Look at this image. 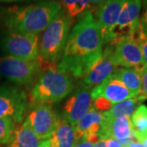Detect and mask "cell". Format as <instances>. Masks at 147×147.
<instances>
[{
  "mask_svg": "<svg viewBox=\"0 0 147 147\" xmlns=\"http://www.w3.org/2000/svg\"><path fill=\"white\" fill-rule=\"evenodd\" d=\"M103 45L95 16L87 11L71 29L57 69L75 79H84L100 61Z\"/></svg>",
  "mask_w": 147,
  "mask_h": 147,
  "instance_id": "6da1fadb",
  "label": "cell"
},
{
  "mask_svg": "<svg viewBox=\"0 0 147 147\" xmlns=\"http://www.w3.org/2000/svg\"><path fill=\"white\" fill-rule=\"evenodd\" d=\"M61 10L58 0L0 7V26L3 30L39 34Z\"/></svg>",
  "mask_w": 147,
  "mask_h": 147,
  "instance_id": "7a4b0ae2",
  "label": "cell"
},
{
  "mask_svg": "<svg viewBox=\"0 0 147 147\" xmlns=\"http://www.w3.org/2000/svg\"><path fill=\"white\" fill-rule=\"evenodd\" d=\"M73 21L62 9L43 30L38 53L43 61L48 64H58L60 61Z\"/></svg>",
  "mask_w": 147,
  "mask_h": 147,
  "instance_id": "3957f363",
  "label": "cell"
},
{
  "mask_svg": "<svg viewBox=\"0 0 147 147\" xmlns=\"http://www.w3.org/2000/svg\"><path fill=\"white\" fill-rule=\"evenodd\" d=\"M72 77L56 68L47 69L37 79L31 90L34 103H56L74 91Z\"/></svg>",
  "mask_w": 147,
  "mask_h": 147,
  "instance_id": "277c9868",
  "label": "cell"
},
{
  "mask_svg": "<svg viewBox=\"0 0 147 147\" xmlns=\"http://www.w3.org/2000/svg\"><path fill=\"white\" fill-rule=\"evenodd\" d=\"M38 60H26L4 55L0 57V76L18 85H30L41 74Z\"/></svg>",
  "mask_w": 147,
  "mask_h": 147,
  "instance_id": "5b68a950",
  "label": "cell"
},
{
  "mask_svg": "<svg viewBox=\"0 0 147 147\" xmlns=\"http://www.w3.org/2000/svg\"><path fill=\"white\" fill-rule=\"evenodd\" d=\"M0 49L5 55L26 60H38L39 34L3 30L0 37Z\"/></svg>",
  "mask_w": 147,
  "mask_h": 147,
  "instance_id": "8992f818",
  "label": "cell"
},
{
  "mask_svg": "<svg viewBox=\"0 0 147 147\" xmlns=\"http://www.w3.org/2000/svg\"><path fill=\"white\" fill-rule=\"evenodd\" d=\"M26 92L20 88L0 85V118H9L21 123L28 109Z\"/></svg>",
  "mask_w": 147,
  "mask_h": 147,
  "instance_id": "52a82bcc",
  "label": "cell"
},
{
  "mask_svg": "<svg viewBox=\"0 0 147 147\" xmlns=\"http://www.w3.org/2000/svg\"><path fill=\"white\" fill-rule=\"evenodd\" d=\"M142 0H124L120 15L110 34L108 44L114 45L123 38L136 35L140 27Z\"/></svg>",
  "mask_w": 147,
  "mask_h": 147,
  "instance_id": "ba28073f",
  "label": "cell"
},
{
  "mask_svg": "<svg viewBox=\"0 0 147 147\" xmlns=\"http://www.w3.org/2000/svg\"><path fill=\"white\" fill-rule=\"evenodd\" d=\"M59 116L48 103H34L25 120L41 141L48 140L57 125Z\"/></svg>",
  "mask_w": 147,
  "mask_h": 147,
  "instance_id": "9c48e42d",
  "label": "cell"
},
{
  "mask_svg": "<svg viewBox=\"0 0 147 147\" xmlns=\"http://www.w3.org/2000/svg\"><path fill=\"white\" fill-rule=\"evenodd\" d=\"M114 57L117 65L135 69L142 74L145 69L138 33L125 37L114 44Z\"/></svg>",
  "mask_w": 147,
  "mask_h": 147,
  "instance_id": "30bf717a",
  "label": "cell"
},
{
  "mask_svg": "<svg viewBox=\"0 0 147 147\" xmlns=\"http://www.w3.org/2000/svg\"><path fill=\"white\" fill-rule=\"evenodd\" d=\"M71 93L64 105L61 116L74 125L92 107V88L80 84Z\"/></svg>",
  "mask_w": 147,
  "mask_h": 147,
  "instance_id": "8fae6325",
  "label": "cell"
},
{
  "mask_svg": "<svg viewBox=\"0 0 147 147\" xmlns=\"http://www.w3.org/2000/svg\"><path fill=\"white\" fill-rule=\"evenodd\" d=\"M124 0H105L98 5L95 20L104 44H108L110 34L120 15Z\"/></svg>",
  "mask_w": 147,
  "mask_h": 147,
  "instance_id": "7c38bea8",
  "label": "cell"
},
{
  "mask_svg": "<svg viewBox=\"0 0 147 147\" xmlns=\"http://www.w3.org/2000/svg\"><path fill=\"white\" fill-rule=\"evenodd\" d=\"M99 137L102 139L113 138L120 142L124 147L127 146L129 143L135 141L131 118L127 116L115 119L105 117Z\"/></svg>",
  "mask_w": 147,
  "mask_h": 147,
  "instance_id": "4fadbf2b",
  "label": "cell"
},
{
  "mask_svg": "<svg viewBox=\"0 0 147 147\" xmlns=\"http://www.w3.org/2000/svg\"><path fill=\"white\" fill-rule=\"evenodd\" d=\"M118 67L114 57V45L108 44L103 50L100 61L83 79L81 84L92 89L101 84L106 78L112 75Z\"/></svg>",
  "mask_w": 147,
  "mask_h": 147,
  "instance_id": "5bb4252c",
  "label": "cell"
},
{
  "mask_svg": "<svg viewBox=\"0 0 147 147\" xmlns=\"http://www.w3.org/2000/svg\"><path fill=\"white\" fill-rule=\"evenodd\" d=\"M98 97L109 100L113 105L123 100L135 97L120 80L110 75L97 86L92 89V99Z\"/></svg>",
  "mask_w": 147,
  "mask_h": 147,
  "instance_id": "9a60e30c",
  "label": "cell"
},
{
  "mask_svg": "<svg viewBox=\"0 0 147 147\" xmlns=\"http://www.w3.org/2000/svg\"><path fill=\"white\" fill-rule=\"evenodd\" d=\"M104 119L105 117L101 112L92 107L91 110L74 125L76 140L83 136L93 134L99 135Z\"/></svg>",
  "mask_w": 147,
  "mask_h": 147,
  "instance_id": "2e32d148",
  "label": "cell"
},
{
  "mask_svg": "<svg viewBox=\"0 0 147 147\" xmlns=\"http://www.w3.org/2000/svg\"><path fill=\"white\" fill-rule=\"evenodd\" d=\"M76 141L75 129L68 120L59 116L57 125L48 142L53 147H73Z\"/></svg>",
  "mask_w": 147,
  "mask_h": 147,
  "instance_id": "e0dca14e",
  "label": "cell"
},
{
  "mask_svg": "<svg viewBox=\"0 0 147 147\" xmlns=\"http://www.w3.org/2000/svg\"><path fill=\"white\" fill-rule=\"evenodd\" d=\"M41 141L26 120L15 127L8 147H39Z\"/></svg>",
  "mask_w": 147,
  "mask_h": 147,
  "instance_id": "ac0fdd59",
  "label": "cell"
},
{
  "mask_svg": "<svg viewBox=\"0 0 147 147\" xmlns=\"http://www.w3.org/2000/svg\"><path fill=\"white\" fill-rule=\"evenodd\" d=\"M120 80L135 96L141 92V74L135 69L118 67L112 74Z\"/></svg>",
  "mask_w": 147,
  "mask_h": 147,
  "instance_id": "d6986e66",
  "label": "cell"
},
{
  "mask_svg": "<svg viewBox=\"0 0 147 147\" xmlns=\"http://www.w3.org/2000/svg\"><path fill=\"white\" fill-rule=\"evenodd\" d=\"M141 102L142 100L138 98V96L131 97L113 105L110 110L102 112V114L105 118H111V119L119 118L122 116L131 117L134 113V111L136 110L137 105H139Z\"/></svg>",
  "mask_w": 147,
  "mask_h": 147,
  "instance_id": "ffe728a7",
  "label": "cell"
},
{
  "mask_svg": "<svg viewBox=\"0 0 147 147\" xmlns=\"http://www.w3.org/2000/svg\"><path fill=\"white\" fill-rule=\"evenodd\" d=\"M60 3L64 11L73 20L89 10L91 5L88 0H61Z\"/></svg>",
  "mask_w": 147,
  "mask_h": 147,
  "instance_id": "44dd1931",
  "label": "cell"
},
{
  "mask_svg": "<svg viewBox=\"0 0 147 147\" xmlns=\"http://www.w3.org/2000/svg\"><path fill=\"white\" fill-rule=\"evenodd\" d=\"M133 131L137 132L147 131V106L140 105L137 107L131 118Z\"/></svg>",
  "mask_w": 147,
  "mask_h": 147,
  "instance_id": "7402d4cb",
  "label": "cell"
},
{
  "mask_svg": "<svg viewBox=\"0 0 147 147\" xmlns=\"http://www.w3.org/2000/svg\"><path fill=\"white\" fill-rule=\"evenodd\" d=\"M16 123L9 118H0V145L8 144L16 127Z\"/></svg>",
  "mask_w": 147,
  "mask_h": 147,
  "instance_id": "603a6c76",
  "label": "cell"
},
{
  "mask_svg": "<svg viewBox=\"0 0 147 147\" xmlns=\"http://www.w3.org/2000/svg\"><path fill=\"white\" fill-rule=\"evenodd\" d=\"M138 37H139L140 45H141V49H142L143 62H144V65H145V67L147 68V37L143 34L142 28H141V25H140V27H139Z\"/></svg>",
  "mask_w": 147,
  "mask_h": 147,
  "instance_id": "cb8c5ba5",
  "label": "cell"
},
{
  "mask_svg": "<svg viewBox=\"0 0 147 147\" xmlns=\"http://www.w3.org/2000/svg\"><path fill=\"white\" fill-rule=\"evenodd\" d=\"M137 96L142 101L147 99V68L144 69L141 75V92Z\"/></svg>",
  "mask_w": 147,
  "mask_h": 147,
  "instance_id": "d4e9b609",
  "label": "cell"
},
{
  "mask_svg": "<svg viewBox=\"0 0 147 147\" xmlns=\"http://www.w3.org/2000/svg\"><path fill=\"white\" fill-rule=\"evenodd\" d=\"M73 147H94V143L82 137L75 141Z\"/></svg>",
  "mask_w": 147,
  "mask_h": 147,
  "instance_id": "484cf974",
  "label": "cell"
},
{
  "mask_svg": "<svg viewBox=\"0 0 147 147\" xmlns=\"http://www.w3.org/2000/svg\"><path fill=\"white\" fill-rule=\"evenodd\" d=\"M135 139L137 142H141L145 147H147V131L146 132H137L133 131Z\"/></svg>",
  "mask_w": 147,
  "mask_h": 147,
  "instance_id": "4316f807",
  "label": "cell"
},
{
  "mask_svg": "<svg viewBox=\"0 0 147 147\" xmlns=\"http://www.w3.org/2000/svg\"><path fill=\"white\" fill-rule=\"evenodd\" d=\"M140 25L141 28L143 32V34L147 37V0H146V9L144 11V14L142 16V19L140 20Z\"/></svg>",
  "mask_w": 147,
  "mask_h": 147,
  "instance_id": "83f0119b",
  "label": "cell"
},
{
  "mask_svg": "<svg viewBox=\"0 0 147 147\" xmlns=\"http://www.w3.org/2000/svg\"><path fill=\"white\" fill-rule=\"evenodd\" d=\"M45 0H0V3H38Z\"/></svg>",
  "mask_w": 147,
  "mask_h": 147,
  "instance_id": "f1b7e54d",
  "label": "cell"
},
{
  "mask_svg": "<svg viewBox=\"0 0 147 147\" xmlns=\"http://www.w3.org/2000/svg\"><path fill=\"white\" fill-rule=\"evenodd\" d=\"M106 147H124L120 142H118L115 139L108 138L106 139Z\"/></svg>",
  "mask_w": 147,
  "mask_h": 147,
  "instance_id": "f546056e",
  "label": "cell"
},
{
  "mask_svg": "<svg viewBox=\"0 0 147 147\" xmlns=\"http://www.w3.org/2000/svg\"><path fill=\"white\" fill-rule=\"evenodd\" d=\"M94 147H106V139L100 138L94 144Z\"/></svg>",
  "mask_w": 147,
  "mask_h": 147,
  "instance_id": "4dcf8cb0",
  "label": "cell"
},
{
  "mask_svg": "<svg viewBox=\"0 0 147 147\" xmlns=\"http://www.w3.org/2000/svg\"><path fill=\"white\" fill-rule=\"evenodd\" d=\"M125 147H145L143 145H142L141 142H136V141H133L131 143H129L127 146Z\"/></svg>",
  "mask_w": 147,
  "mask_h": 147,
  "instance_id": "1f68e13d",
  "label": "cell"
},
{
  "mask_svg": "<svg viewBox=\"0 0 147 147\" xmlns=\"http://www.w3.org/2000/svg\"><path fill=\"white\" fill-rule=\"evenodd\" d=\"M39 147H53L51 145H50V143L48 142V140H45V141H42L41 142V144H40V146Z\"/></svg>",
  "mask_w": 147,
  "mask_h": 147,
  "instance_id": "d6a6232c",
  "label": "cell"
},
{
  "mask_svg": "<svg viewBox=\"0 0 147 147\" xmlns=\"http://www.w3.org/2000/svg\"><path fill=\"white\" fill-rule=\"evenodd\" d=\"M91 4H96L99 5L100 3H101L102 2H104L105 0H88Z\"/></svg>",
  "mask_w": 147,
  "mask_h": 147,
  "instance_id": "836d02e7",
  "label": "cell"
},
{
  "mask_svg": "<svg viewBox=\"0 0 147 147\" xmlns=\"http://www.w3.org/2000/svg\"><path fill=\"white\" fill-rule=\"evenodd\" d=\"M145 1H146V0H145Z\"/></svg>",
  "mask_w": 147,
  "mask_h": 147,
  "instance_id": "e575fe53",
  "label": "cell"
},
{
  "mask_svg": "<svg viewBox=\"0 0 147 147\" xmlns=\"http://www.w3.org/2000/svg\"><path fill=\"white\" fill-rule=\"evenodd\" d=\"M0 147H1V146H0Z\"/></svg>",
  "mask_w": 147,
  "mask_h": 147,
  "instance_id": "d590c367",
  "label": "cell"
}]
</instances>
